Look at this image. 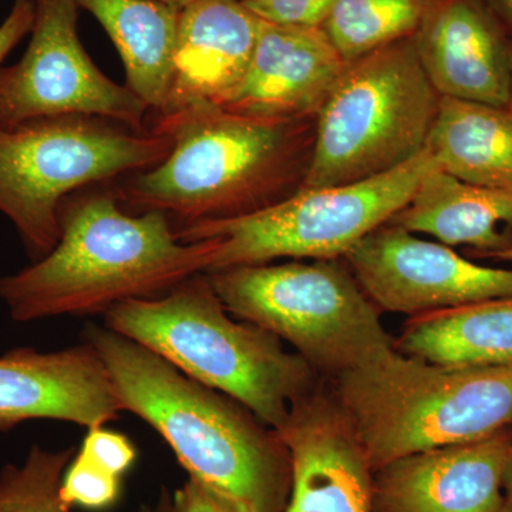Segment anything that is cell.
<instances>
[{"mask_svg":"<svg viewBox=\"0 0 512 512\" xmlns=\"http://www.w3.org/2000/svg\"><path fill=\"white\" fill-rule=\"evenodd\" d=\"M501 512H512V451L505 470L503 487V508Z\"/></svg>","mask_w":512,"mask_h":512,"instance_id":"30","label":"cell"},{"mask_svg":"<svg viewBox=\"0 0 512 512\" xmlns=\"http://www.w3.org/2000/svg\"><path fill=\"white\" fill-rule=\"evenodd\" d=\"M28 49L0 66V127L57 116L100 117L146 131L150 110L126 84L113 82L87 55L76 0H33Z\"/></svg>","mask_w":512,"mask_h":512,"instance_id":"10","label":"cell"},{"mask_svg":"<svg viewBox=\"0 0 512 512\" xmlns=\"http://www.w3.org/2000/svg\"><path fill=\"white\" fill-rule=\"evenodd\" d=\"M84 342L106 367L124 412L150 424L192 480L237 512H285L291 463L275 430L107 326H87Z\"/></svg>","mask_w":512,"mask_h":512,"instance_id":"3","label":"cell"},{"mask_svg":"<svg viewBox=\"0 0 512 512\" xmlns=\"http://www.w3.org/2000/svg\"><path fill=\"white\" fill-rule=\"evenodd\" d=\"M345 261L380 312L413 318L512 296V269L477 264L389 222L366 235Z\"/></svg>","mask_w":512,"mask_h":512,"instance_id":"11","label":"cell"},{"mask_svg":"<svg viewBox=\"0 0 512 512\" xmlns=\"http://www.w3.org/2000/svg\"><path fill=\"white\" fill-rule=\"evenodd\" d=\"M511 67H512V37H511ZM508 110L512 113V73H511V94H510V103H508Z\"/></svg>","mask_w":512,"mask_h":512,"instance_id":"34","label":"cell"},{"mask_svg":"<svg viewBox=\"0 0 512 512\" xmlns=\"http://www.w3.org/2000/svg\"><path fill=\"white\" fill-rule=\"evenodd\" d=\"M346 66L320 26L262 20L248 72L220 107L259 119H318Z\"/></svg>","mask_w":512,"mask_h":512,"instance_id":"16","label":"cell"},{"mask_svg":"<svg viewBox=\"0 0 512 512\" xmlns=\"http://www.w3.org/2000/svg\"><path fill=\"white\" fill-rule=\"evenodd\" d=\"M512 426L375 471L376 512H501Z\"/></svg>","mask_w":512,"mask_h":512,"instance_id":"13","label":"cell"},{"mask_svg":"<svg viewBox=\"0 0 512 512\" xmlns=\"http://www.w3.org/2000/svg\"><path fill=\"white\" fill-rule=\"evenodd\" d=\"M156 2L164 3V5L173 6L175 9H184L192 3L198 2V0H156Z\"/></svg>","mask_w":512,"mask_h":512,"instance_id":"33","label":"cell"},{"mask_svg":"<svg viewBox=\"0 0 512 512\" xmlns=\"http://www.w3.org/2000/svg\"><path fill=\"white\" fill-rule=\"evenodd\" d=\"M512 37V0H481Z\"/></svg>","mask_w":512,"mask_h":512,"instance_id":"29","label":"cell"},{"mask_svg":"<svg viewBox=\"0 0 512 512\" xmlns=\"http://www.w3.org/2000/svg\"><path fill=\"white\" fill-rule=\"evenodd\" d=\"M261 25L241 0H198L181 9L167 106L158 116L224 103L248 72Z\"/></svg>","mask_w":512,"mask_h":512,"instance_id":"17","label":"cell"},{"mask_svg":"<svg viewBox=\"0 0 512 512\" xmlns=\"http://www.w3.org/2000/svg\"><path fill=\"white\" fill-rule=\"evenodd\" d=\"M141 512H173V494L164 490L153 507H144Z\"/></svg>","mask_w":512,"mask_h":512,"instance_id":"31","label":"cell"},{"mask_svg":"<svg viewBox=\"0 0 512 512\" xmlns=\"http://www.w3.org/2000/svg\"><path fill=\"white\" fill-rule=\"evenodd\" d=\"M76 448L49 451L33 446L22 466L8 464L0 473V512H72L60 487Z\"/></svg>","mask_w":512,"mask_h":512,"instance_id":"23","label":"cell"},{"mask_svg":"<svg viewBox=\"0 0 512 512\" xmlns=\"http://www.w3.org/2000/svg\"><path fill=\"white\" fill-rule=\"evenodd\" d=\"M389 224L451 248L467 245L481 259L512 245V187L467 183L437 167Z\"/></svg>","mask_w":512,"mask_h":512,"instance_id":"18","label":"cell"},{"mask_svg":"<svg viewBox=\"0 0 512 512\" xmlns=\"http://www.w3.org/2000/svg\"><path fill=\"white\" fill-rule=\"evenodd\" d=\"M439 167L430 151L355 184L301 188L278 204L231 220L175 229L184 242H217L210 271L278 259H345L366 235L406 207L417 185ZM207 272V274H208Z\"/></svg>","mask_w":512,"mask_h":512,"instance_id":"9","label":"cell"},{"mask_svg":"<svg viewBox=\"0 0 512 512\" xmlns=\"http://www.w3.org/2000/svg\"><path fill=\"white\" fill-rule=\"evenodd\" d=\"M481 259H490V261L498 262H512V245L510 248L503 249V251L493 252L483 256Z\"/></svg>","mask_w":512,"mask_h":512,"instance_id":"32","label":"cell"},{"mask_svg":"<svg viewBox=\"0 0 512 512\" xmlns=\"http://www.w3.org/2000/svg\"><path fill=\"white\" fill-rule=\"evenodd\" d=\"M394 349L440 365L512 369V296L413 316Z\"/></svg>","mask_w":512,"mask_h":512,"instance_id":"20","label":"cell"},{"mask_svg":"<svg viewBox=\"0 0 512 512\" xmlns=\"http://www.w3.org/2000/svg\"><path fill=\"white\" fill-rule=\"evenodd\" d=\"M92 13L116 46L126 86L143 100L150 116L167 106L180 9L156 0H76Z\"/></svg>","mask_w":512,"mask_h":512,"instance_id":"19","label":"cell"},{"mask_svg":"<svg viewBox=\"0 0 512 512\" xmlns=\"http://www.w3.org/2000/svg\"><path fill=\"white\" fill-rule=\"evenodd\" d=\"M440 170L485 187H512V113L491 106L441 97L427 138Z\"/></svg>","mask_w":512,"mask_h":512,"instance_id":"21","label":"cell"},{"mask_svg":"<svg viewBox=\"0 0 512 512\" xmlns=\"http://www.w3.org/2000/svg\"><path fill=\"white\" fill-rule=\"evenodd\" d=\"M373 473L512 426V369L447 366L392 350L330 380Z\"/></svg>","mask_w":512,"mask_h":512,"instance_id":"5","label":"cell"},{"mask_svg":"<svg viewBox=\"0 0 512 512\" xmlns=\"http://www.w3.org/2000/svg\"><path fill=\"white\" fill-rule=\"evenodd\" d=\"M265 22L278 25L322 26L338 0H241Z\"/></svg>","mask_w":512,"mask_h":512,"instance_id":"25","label":"cell"},{"mask_svg":"<svg viewBox=\"0 0 512 512\" xmlns=\"http://www.w3.org/2000/svg\"><path fill=\"white\" fill-rule=\"evenodd\" d=\"M207 275L232 316L288 343L329 382L394 350L382 312L345 259H291Z\"/></svg>","mask_w":512,"mask_h":512,"instance_id":"6","label":"cell"},{"mask_svg":"<svg viewBox=\"0 0 512 512\" xmlns=\"http://www.w3.org/2000/svg\"><path fill=\"white\" fill-rule=\"evenodd\" d=\"M121 493V478L103 470L77 451L64 471L60 494L64 503L87 510H106L116 504Z\"/></svg>","mask_w":512,"mask_h":512,"instance_id":"24","label":"cell"},{"mask_svg":"<svg viewBox=\"0 0 512 512\" xmlns=\"http://www.w3.org/2000/svg\"><path fill=\"white\" fill-rule=\"evenodd\" d=\"M440 99L413 37L348 63L316 119L302 188L360 183L406 164L426 148Z\"/></svg>","mask_w":512,"mask_h":512,"instance_id":"8","label":"cell"},{"mask_svg":"<svg viewBox=\"0 0 512 512\" xmlns=\"http://www.w3.org/2000/svg\"><path fill=\"white\" fill-rule=\"evenodd\" d=\"M413 40L441 97L508 106L511 36L481 0H427Z\"/></svg>","mask_w":512,"mask_h":512,"instance_id":"14","label":"cell"},{"mask_svg":"<svg viewBox=\"0 0 512 512\" xmlns=\"http://www.w3.org/2000/svg\"><path fill=\"white\" fill-rule=\"evenodd\" d=\"M288 451L285 512H376L372 467L329 383H318L276 431Z\"/></svg>","mask_w":512,"mask_h":512,"instance_id":"12","label":"cell"},{"mask_svg":"<svg viewBox=\"0 0 512 512\" xmlns=\"http://www.w3.org/2000/svg\"><path fill=\"white\" fill-rule=\"evenodd\" d=\"M79 451L96 466L120 478L133 467L137 458L136 447L128 437L104 426L89 429Z\"/></svg>","mask_w":512,"mask_h":512,"instance_id":"26","label":"cell"},{"mask_svg":"<svg viewBox=\"0 0 512 512\" xmlns=\"http://www.w3.org/2000/svg\"><path fill=\"white\" fill-rule=\"evenodd\" d=\"M173 512H237L198 481L188 478L173 494Z\"/></svg>","mask_w":512,"mask_h":512,"instance_id":"28","label":"cell"},{"mask_svg":"<svg viewBox=\"0 0 512 512\" xmlns=\"http://www.w3.org/2000/svg\"><path fill=\"white\" fill-rule=\"evenodd\" d=\"M427 0H338L320 28L346 63L419 29Z\"/></svg>","mask_w":512,"mask_h":512,"instance_id":"22","label":"cell"},{"mask_svg":"<svg viewBox=\"0 0 512 512\" xmlns=\"http://www.w3.org/2000/svg\"><path fill=\"white\" fill-rule=\"evenodd\" d=\"M121 412L109 373L86 342L59 352L19 348L0 356V430L35 419L92 429Z\"/></svg>","mask_w":512,"mask_h":512,"instance_id":"15","label":"cell"},{"mask_svg":"<svg viewBox=\"0 0 512 512\" xmlns=\"http://www.w3.org/2000/svg\"><path fill=\"white\" fill-rule=\"evenodd\" d=\"M151 120L173 138L170 154L111 187L124 210L160 212L174 228L278 204L301 190L311 164L316 119H259L197 103Z\"/></svg>","mask_w":512,"mask_h":512,"instance_id":"1","label":"cell"},{"mask_svg":"<svg viewBox=\"0 0 512 512\" xmlns=\"http://www.w3.org/2000/svg\"><path fill=\"white\" fill-rule=\"evenodd\" d=\"M103 316L107 328L237 400L275 431L320 382L315 370L272 333L235 319L207 274L192 276L157 298L117 303Z\"/></svg>","mask_w":512,"mask_h":512,"instance_id":"4","label":"cell"},{"mask_svg":"<svg viewBox=\"0 0 512 512\" xmlns=\"http://www.w3.org/2000/svg\"><path fill=\"white\" fill-rule=\"evenodd\" d=\"M56 247L0 278V299L16 322L62 315H104L117 303L157 298L207 274L214 239L184 242L160 212L131 214L111 184L63 201Z\"/></svg>","mask_w":512,"mask_h":512,"instance_id":"2","label":"cell"},{"mask_svg":"<svg viewBox=\"0 0 512 512\" xmlns=\"http://www.w3.org/2000/svg\"><path fill=\"white\" fill-rule=\"evenodd\" d=\"M35 20L33 0H13L8 16L0 23V66L6 56L30 33Z\"/></svg>","mask_w":512,"mask_h":512,"instance_id":"27","label":"cell"},{"mask_svg":"<svg viewBox=\"0 0 512 512\" xmlns=\"http://www.w3.org/2000/svg\"><path fill=\"white\" fill-rule=\"evenodd\" d=\"M173 138L90 116L43 117L0 127V212L32 262L59 241V212L76 192L156 167Z\"/></svg>","mask_w":512,"mask_h":512,"instance_id":"7","label":"cell"}]
</instances>
